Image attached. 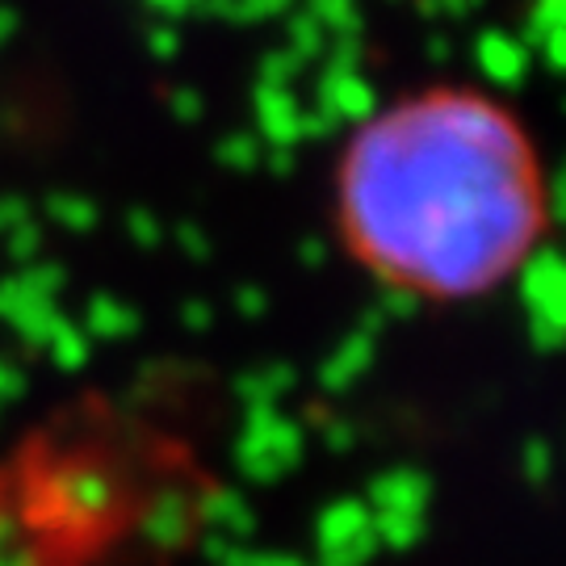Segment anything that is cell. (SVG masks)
Masks as SVG:
<instances>
[{
    "instance_id": "obj_1",
    "label": "cell",
    "mask_w": 566,
    "mask_h": 566,
    "mask_svg": "<svg viewBox=\"0 0 566 566\" xmlns=\"http://www.w3.org/2000/svg\"><path fill=\"white\" fill-rule=\"evenodd\" d=\"M336 223L353 261L390 290L479 298L546 235V172L507 105L474 88H428L344 147Z\"/></svg>"
}]
</instances>
